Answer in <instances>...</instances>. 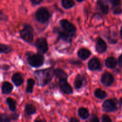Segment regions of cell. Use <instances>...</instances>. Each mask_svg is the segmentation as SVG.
Returning a JSON list of instances; mask_svg holds the SVG:
<instances>
[{"label":"cell","instance_id":"6da1fadb","mask_svg":"<svg viewBox=\"0 0 122 122\" xmlns=\"http://www.w3.org/2000/svg\"><path fill=\"white\" fill-rule=\"evenodd\" d=\"M35 73L37 74L36 75L38 79L39 84L44 86L51 81L54 74V71L51 69H45L37 71Z\"/></svg>","mask_w":122,"mask_h":122},{"label":"cell","instance_id":"7a4b0ae2","mask_svg":"<svg viewBox=\"0 0 122 122\" xmlns=\"http://www.w3.org/2000/svg\"><path fill=\"white\" fill-rule=\"evenodd\" d=\"M44 58L41 54H32L28 57V63L31 66L34 67H38L43 65L44 63Z\"/></svg>","mask_w":122,"mask_h":122},{"label":"cell","instance_id":"3957f363","mask_svg":"<svg viewBox=\"0 0 122 122\" xmlns=\"http://www.w3.org/2000/svg\"><path fill=\"white\" fill-rule=\"evenodd\" d=\"M35 17L37 20L39 22L45 23L47 22L50 18V14L48 10L44 7H41L35 13Z\"/></svg>","mask_w":122,"mask_h":122},{"label":"cell","instance_id":"277c9868","mask_svg":"<svg viewBox=\"0 0 122 122\" xmlns=\"http://www.w3.org/2000/svg\"><path fill=\"white\" fill-rule=\"evenodd\" d=\"M20 36L27 42H31L33 38V30L31 26L26 25L20 31Z\"/></svg>","mask_w":122,"mask_h":122},{"label":"cell","instance_id":"5b68a950","mask_svg":"<svg viewBox=\"0 0 122 122\" xmlns=\"http://www.w3.org/2000/svg\"><path fill=\"white\" fill-rule=\"evenodd\" d=\"M60 24L65 31L74 35L75 30H76V28L73 24H72L71 23L69 22L68 20H66V19L61 20L60 21Z\"/></svg>","mask_w":122,"mask_h":122},{"label":"cell","instance_id":"8992f818","mask_svg":"<svg viewBox=\"0 0 122 122\" xmlns=\"http://www.w3.org/2000/svg\"><path fill=\"white\" fill-rule=\"evenodd\" d=\"M35 46L40 53H45L48 51V44L44 38H39L35 42Z\"/></svg>","mask_w":122,"mask_h":122},{"label":"cell","instance_id":"52a82bcc","mask_svg":"<svg viewBox=\"0 0 122 122\" xmlns=\"http://www.w3.org/2000/svg\"><path fill=\"white\" fill-rule=\"evenodd\" d=\"M102 107L104 110L107 112H113L117 109L116 103L113 100H107L104 101Z\"/></svg>","mask_w":122,"mask_h":122},{"label":"cell","instance_id":"ba28073f","mask_svg":"<svg viewBox=\"0 0 122 122\" xmlns=\"http://www.w3.org/2000/svg\"><path fill=\"white\" fill-rule=\"evenodd\" d=\"M60 89L63 92L67 94H70L72 93V89L71 86L67 81V79H61L59 83Z\"/></svg>","mask_w":122,"mask_h":122},{"label":"cell","instance_id":"9c48e42d","mask_svg":"<svg viewBox=\"0 0 122 122\" xmlns=\"http://www.w3.org/2000/svg\"><path fill=\"white\" fill-rule=\"evenodd\" d=\"M101 82L104 85L110 86L114 82V77L111 73L108 72H105L103 74L101 77Z\"/></svg>","mask_w":122,"mask_h":122},{"label":"cell","instance_id":"30bf717a","mask_svg":"<svg viewBox=\"0 0 122 122\" xmlns=\"http://www.w3.org/2000/svg\"><path fill=\"white\" fill-rule=\"evenodd\" d=\"M106 48H107V45L105 42L102 38H98L96 43V50L97 52L99 53H102L106 51Z\"/></svg>","mask_w":122,"mask_h":122},{"label":"cell","instance_id":"8fae6325","mask_svg":"<svg viewBox=\"0 0 122 122\" xmlns=\"http://www.w3.org/2000/svg\"><path fill=\"white\" fill-rule=\"evenodd\" d=\"M97 5L103 14H108L109 11V5L105 0H98Z\"/></svg>","mask_w":122,"mask_h":122},{"label":"cell","instance_id":"7c38bea8","mask_svg":"<svg viewBox=\"0 0 122 122\" xmlns=\"http://www.w3.org/2000/svg\"><path fill=\"white\" fill-rule=\"evenodd\" d=\"M89 69L91 70H96L100 67V61L97 58H93L89 62Z\"/></svg>","mask_w":122,"mask_h":122},{"label":"cell","instance_id":"4fadbf2b","mask_svg":"<svg viewBox=\"0 0 122 122\" xmlns=\"http://www.w3.org/2000/svg\"><path fill=\"white\" fill-rule=\"evenodd\" d=\"M90 54V51L86 48H81L78 51V56L82 60H86L88 58Z\"/></svg>","mask_w":122,"mask_h":122},{"label":"cell","instance_id":"5bb4252c","mask_svg":"<svg viewBox=\"0 0 122 122\" xmlns=\"http://www.w3.org/2000/svg\"><path fill=\"white\" fill-rule=\"evenodd\" d=\"M12 81L16 86H20L23 82V79L20 73H16L12 76Z\"/></svg>","mask_w":122,"mask_h":122},{"label":"cell","instance_id":"9a60e30c","mask_svg":"<svg viewBox=\"0 0 122 122\" xmlns=\"http://www.w3.org/2000/svg\"><path fill=\"white\" fill-rule=\"evenodd\" d=\"M13 91V86L10 83L6 82L2 86V92L4 94H8Z\"/></svg>","mask_w":122,"mask_h":122},{"label":"cell","instance_id":"2e32d148","mask_svg":"<svg viewBox=\"0 0 122 122\" xmlns=\"http://www.w3.org/2000/svg\"><path fill=\"white\" fill-rule=\"evenodd\" d=\"M105 65L108 68L114 69L117 66V60L114 57H108L105 61Z\"/></svg>","mask_w":122,"mask_h":122},{"label":"cell","instance_id":"e0dca14e","mask_svg":"<svg viewBox=\"0 0 122 122\" xmlns=\"http://www.w3.org/2000/svg\"><path fill=\"white\" fill-rule=\"evenodd\" d=\"M85 81V79L83 76L80 75H78L75 79L74 82V86L76 89H80L83 86L84 84V82Z\"/></svg>","mask_w":122,"mask_h":122},{"label":"cell","instance_id":"ac0fdd59","mask_svg":"<svg viewBox=\"0 0 122 122\" xmlns=\"http://www.w3.org/2000/svg\"><path fill=\"white\" fill-rule=\"evenodd\" d=\"M54 74L55 76L57 77V78L61 79H67V75L63 70H61V69H56L54 71Z\"/></svg>","mask_w":122,"mask_h":122},{"label":"cell","instance_id":"d6986e66","mask_svg":"<svg viewBox=\"0 0 122 122\" xmlns=\"http://www.w3.org/2000/svg\"><path fill=\"white\" fill-rule=\"evenodd\" d=\"M78 113L79 116L82 119H86L89 116L88 110L86 108H83V107L80 108L78 111Z\"/></svg>","mask_w":122,"mask_h":122},{"label":"cell","instance_id":"ffe728a7","mask_svg":"<svg viewBox=\"0 0 122 122\" xmlns=\"http://www.w3.org/2000/svg\"><path fill=\"white\" fill-rule=\"evenodd\" d=\"M35 85V81L32 79H29L27 82V86H26V92L31 94L33 92V86Z\"/></svg>","mask_w":122,"mask_h":122},{"label":"cell","instance_id":"44dd1931","mask_svg":"<svg viewBox=\"0 0 122 122\" xmlns=\"http://www.w3.org/2000/svg\"><path fill=\"white\" fill-rule=\"evenodd\" d=\"M62 5L66 9H69L75 5L74 0H62Z\"/></svg>","mask_w":122,"mask_h":122},{"label":"cell","instance_id":"7402d4cb","mask_svg":"<svg viewBox=\"0 0 122 122\" xmlns=\"http://www.w3.org/2000/svg\"><path fill=\"white\" fill-rule=\"evenodd\" d=\"M13 51L11 47L9 45H5L0 43V52L4 54H8Z\"/></svg>","mask_w":122,"mask_h":122},{"label":"cell","instance_id":"603a6c76","mask_svg":"<svg viewBox=\"0 0 122 122\" xmlns=\"http://www.w3.org/2000/svg\"><path fill=\"white\" fill-rule=\"evenodd\" d=\"M25 112L26 115L31 116L35 113L36 109L34 107V106H33L32 105L28 104L26 105V107H25Z\"/></svg>","mask_w":122,"mask_h":122},{"label":"cell","instance_id":"cb8c5ba5","mask_svg":"<svg viewBox=\"0 0 122 122\" xmlns=\"http://www.w3.org/2000/svg\"><path fill=\"white\" fill-rule=\"evenodd\" d=\"M6 101H7V104L8 105L10 110L12 112L15 111L16 108V101L12 98H8Z\"/></svg>","mask_w":122,"mask_h":122},{"label":"cell","instance_id":"d4e9b609","mask_svg":"<svg viewBox=\"0 0 122 122\" xmlns=\"http://www.w3.org/2000/svg\"><path fill=\"white\" fill-rule=\"evenodd\" d=\"M94 95L99 99H104L106 97V93L102 89H97L94 91Z\"/></svg>","mask_w":122,"mask_h":122},{"label":"cell","instance_id":"484cf974","mask_svg":"<svg viewBox=\"0 0 122 122\" xmlns=\"http://www.w3.org/2000/svg\"><path fill=\"white\" fill-rule=\"evenodd\" d=\"M11 120L10 117L6 114H2L0 115V122H8Z\"/></svg>","mask_w":122,"mask_h":122},{"label":"cell","instance_id":"4316f807","mask_svg":"<svg viewBox=\"0 0 122 122\" xmlns=\"http://www.w3.org/2000/svg\"><path fill=\"white\" fill-rule=\"evenodd\" d=\"M112 10L113 11V13L116 14H119L120 13H122V8L119 7V5L113 6L112 8Z\"/></svg>","mask_w":122,"mask_h":122},{"label":"cell","instance_id":"83f0119b","mask_svg":"<svg viewBox=\"0 0 122 122\" xmlns=\"http://www.w3.org/2000/svg\"><path fill=\"white\" fill-rule=\"evenodd\" d=\"M8 20V18H7V16L6 15V14H4L2 11H0V20L1 21H7Z\"/></svg>","mask_w":122,"mask_h":122},{"label":"cell","instance_id":"f1b7e54d","mask_svg":"<svg viewBox=\"0 0 122 122\" xmlns=\"http://www.w3.org/2000/svg\"><path fill=\"white\" fill-rule=\"evenodd\" d=\"M110 1L111 4L112 5V6L120 5L121 2V0H110Z\"/></svg>","mask_w":122,"mask_h":122},{"label":"cell","instance_id":"f546056e","mask_svg":"<svg viewBox=\"0 0 122 122\" xmlns=\"http://www.w3.org/2000/svg\"><path fill=\"white\" fill-rule=\"evenodd\" d=\"M102 122H111V120L110 117H109L108 116L106 115H104L102 117Z\"/></svg>","mask_w":122,"mask_h":122},{"label":"cell","instance_id":"4dcf8cb0","mask_svg":"<svg viewBox=\"0 0 122 122\" xmlns=\"http://www.w3.org/2000/svg\"><path fill=\"white\" fill-rule=\"evenodd\" d=\"M32 4H39L42 2L43 0H30Z\"/></svg>","mask_w":122,"mask_h":122},{"label":"cell","instance_id":"1f68e13d","mask_svg":"<svg viewBox=\"0 0 122 122\" xmlns=\"http://www.w3.org/2000/svg\"><path fill=\"white\" fill-rule=\"evenodd\" d=\"M90 122H99V119L97 118L96 116H95L93 115L92 116V118L90 119Z\"/></svg>","mask_w":122,"mask_h":122},{"label":"cell","instance_id":"d6a6232c","mask_svg":"<svg viewBox=\"0 0 122 122\" xmlns=\"http://www.w3.org/2000/svg\"><path fill=\"white\" fill-rule=\"evenodd\" d=\"M118 64L119 65V66L122 67V55L119 57L118 59Z\"/></svg>","mask_w":122,"mask_h":122},{"label":"cell","instance_id":"836d02e7","mask_svg":"<svg viewBox=\"0 0 122 122\" xmlns=\"http://www.w3.org/2000/svg\"><path fill=\"white\" fill-rule=\"evenodd\" d=\"M69 121L71 122H78L79 120H78V119H75V118H72V119H71L70 120H69Z\"/></svg>","mask_w":122,"mask_h":122},{"label":"cell","instance_id":"e575fe53","mask_svg":"<svg viewBox=\"0 0 122 122\" xmlns=\"http://www.w3.org/2000/svg\"><path fill=\"white\" fill-rule=\"evenodd\" d=\"M120 36L122 39V28H121V30H120Z\"/></svg>","mask_w":122,"mask_h":122},{"label":"cell","instance_id":"d590c367","mask_svg":"<svg viewBox=\"0 0 122 122\" xmlns=\"http://www.w3.org/2000/svg\"><path fill=\"white\" fill-rule=\"evenodd\" d=\"M77 1L78 2H82V1H83L84 0H77Z\"/></svg>","mask_w":122,"mask_h":122},{"label":"cell","instance_id":"8d00e7d4","mask_svg":"<svg viewBox=\"0 0 122 122\" xmlns=\"http://www.w3.org/2000/svg\"><path fill=\"white\" fill-rule=\"evenodd\" d=\"M120 104L122 105V98L120 99Z\"/></svg>","mask_w":122,"mask_h":122}]
</instances>
